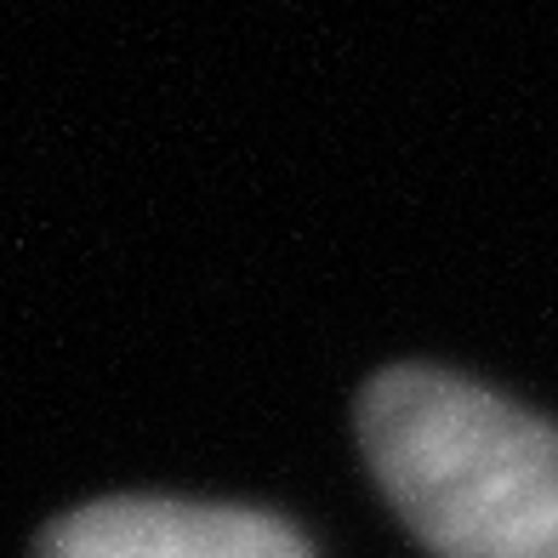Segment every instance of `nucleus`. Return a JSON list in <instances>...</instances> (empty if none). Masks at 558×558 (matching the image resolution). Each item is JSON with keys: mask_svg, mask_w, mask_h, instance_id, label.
<instances>
[{"mask_svg": "<svg viewBox=\"0 0 558 558\" xmlns=\"http://www.w3.org/2000/svg\"><path fill=\"white\" fill-rule=\"evenodd\" d=\"M46 558H308L302 536L251 507L114 496L46 530Z\"/></svg>", "mask_w": 558, "mask_h": 558, "instance_id": "nucleus-2", "label": "nucleus"}, {"mask_svg": "<svg viewBox=\"0 0 558 558\" xmlns=\"http://www.w3.org/2000/svg\"><path fill=\"white\" fill-rule=\"evenodd\" d=\"M360 439L416 542L439 558H558V427L434 365L360 399Z\"/></svg>", "mask_w": 558, "mask_h": 558, "instance_id": "nucleus-1", "label": "nucleus"}]
</instances>
